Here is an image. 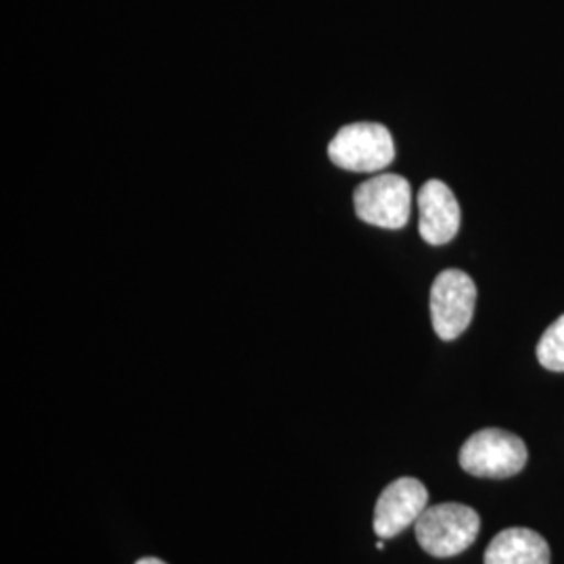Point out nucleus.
Masks as SVG:
<instances>
[{"label": "nucleus", "mask_w": 564, "mask_h": 564, "mask_svg": "<svg viewBox=\"0 0 564 564\" xmlns=\"http://www.w3.org/2000/svg\"><path fill=\"white\" fill-rule=\"evenodd\" d=\"M416 540L426 554L435 558H449L463 554L475 544L481 519L475 508L445 502V505L429 506L419 521L414 523Z\"/></svg>", "instance_id": "1"}, {"label": "nucleus", "mask_w": 564, "mask_h": 564, "mask_svg": "<svg viewBox=\"0 0 564 564\" xmlns=\"http://www.w3.org/2000/svg\"><path fill=\"white\" fill-rule=\"evenodd\" d=\"M328 158L349 172L377 174L395 160V142L383 123L358 121L343 126L328 144Z\"/></svg>", "instance_id": "2"}, {"label": "nucleus", "mask_w": 564, "mask_h": 564, "mask_svg": "<svg viewBox=\"0 0 564 564\" xmlns=\"http://www.w3.org/2000/svg\"><path fill=\"white\" fill-rule=\"evenodd\" d=\"M529 452L523 440L505 429H484L466 440L460 449V466L481 479H508L519 475Z\"/></svg>", "instance_id": "3"}, {"label": "nucleus", "mask_w": 564, "mask_h": 564, "mask_svg": "<svg viewBox=\"0 0 564 564\" xmlns=\"http://www.w3.org/2000/svg\"><path fill=\"white\" fill-rule=\"evenodd\" d=\"M356 216L370 226L400 230L412 212V186L400 174H379L354 193Z\"/></svg>", "instance_id": "4"}, {"label": "nucleus", "mask_w": 564, "mask_h": 564, "mask_svg": "<svg viewBox=\"0 0 564 564\" xmlns=\"http://www.w3.org/2000/svg\"><path fill=\"white\" fill-rule=\"evenodd\" d=\"M477 286L463 270H444L431 289V321L440 339L454 341L475 314Z\"/></svg>", "instance_id": "5"}, {"label": "nucleus", "mask_w": 564, "mask_h": 564, "mask_svg": "<svg viewBox=\"0 0 564 564\" xmlns=\"http://www.w3.org/2000/svg\"><path fill=\"white\" fill-rule=\"evenodd\" d=\"M429 508V491L419 479L402 477L387 485L375 506V533L381 540L400 535Z\"/></svg>", "instance_id": "6"}, {"label": "nucleus", "mask_w": 564, "mask_h": 564, "mask_svg": "<svg viewBox=\"0 0 564 564\" xmlns=\"http://www.w3.org/2000/svg\"><path fill=\"white\" fill-rule=\"evenodd\" d=\"M419 232L429 245H445L460 230V205L442 181L424 182L419 191Z\"/></svg>", "instance_id": "7"}, {"label": "nucleus", "mask_w": 564, "mask_h": 564, "mask_svg": "<svg viewBox=\"0 0 564 564\" xmlns=\"http://www.w3.org/2000/svg\"><path fill=\"white\" fill-rule=\"evenodd\" d=\"M485 564H550V547L540 533L524 527L500 531L487 545Z\"/></svg>", "instance_id": "8"}, {"label": "nucleus", "mask_w": 564, "mask_h": 564, "mask_svg": "<svg viewBox=\"0 0 564 564\" xmlns=\"http://www.w3.org/2000/svg\"><path fill=\"white\" fill-rule=\"evenodd\" d=\"M538 360L552 372H564V314L545 328L538 343Z\"/></svg>", "instance_id": "9"}, {"label": "nucleus", "mask_w": 564, "mask_h": 564, "mask_svg": "<svg viewBox=\"0 0 564 564\" xmlns=\"http://www.w3.org/2000/svg\"><path fill=\"white\" fill-rule=\"evenodd\" d=\"M137 564H165L160 558H141Z\"/></svg>", "instance_id": "10"}]
</instances>
